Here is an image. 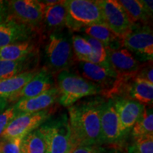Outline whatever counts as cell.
Listing matches in <instances>:
<instances>
[{"label":"cell","instance_id":"cell-1","mask_svg":"<svg viewBox=\"0 0 153 153\" xmlns=\"http://www.w3.org/2000/svg\"><path fill=\"white\" fill-rule=\"evenodd\" d=\"M103 99L94 98L68 107L74 147L102 145L100 107Z\"/></svg>","mask_w":153,"mask_h":153},{"label":"cell","instance_id":"cell-2","mask_svg":"<svg viewBox=\"0 0 153 153\" xmlns=\"http://www.w3.org/2000/svg\"><path fill=\"white\" fill-rule=\"evenodd\" d=\"M70 30L53 31L44 48L45 68L53 75L70 70L75 60Z\"/></svg>","mask_w":153,"mask_h":153},{"label":"cell","instance_id":"cell-3","mask_svg":"<svg viewBox=\"0 0 153 153\" xmlns=\"http://www.w3.org/2000/svg\"><path fill=\"white\" fill-rule=\"evenodd\" d=\"M56 88L59 93V102L68 108L84 97L102 94V89L99 86L70 70L57 74Z\"/></svg>","mask_w":153,"mask_h":153},{"label":"cell","instance_id":"cell-4","mask_svg":"<svg viewBox=\"0 0 153 153\" xmlns=\"http://www.w3.org/2000/svg\"><path fill=\"white\" fill-rule=\"evenodd\" d=\"M47 153H71L74 148L69 118L66 114L51 116L39 128Z\"/></svg>","mask_w":153,"mask_h":153},{"label":"cell","instance_id":"cell-5","mask_svg":"<svg viewBox=\"0 0 153 153\" xmlns=\"http://www.w3.org/2000/svg\"><path fill=\"white\" fill-rule=\"evenodd\" d=\"M66 8V28L70 31H81L94 25H105L101 8L93 0L62 1Z\"/></svg>","mask_w":153,"mask_h":153},{"label":"cell","instance_id":"cell-6","mask_svg":"<svg viewBox=\"0 0 153 153\" xmlns=\"http://www.w3.org/2000/svg\"><path fill=\"white\" fill-rule=\"evenodd\" d=\"M7 18L30 26L38 32L43 26V4L37 0H11L5 3Z\"/></svg>","mask_w":153,"mask_h":153},{"label":"cell","instance_id":"cell-7","mask_svg":"<svg viewBox=\"0 0 153 153\" xmlns=\"http://www.w3.org/2000/svg\"><path fill=\"white\" fill-rule=\"evenodd\" d=\"M120 45L140 59L152 62L153 35L150 26L135 25L128 33L120 38Z\"/></svg>","mask_w":153,"mask_h":153},{"label":"cell","instance_id":"cell-8","mask_svg":"<svg viewBox=\"0 0 153 153\" xmlns=\"http://www.w3.org/2000/svg\"><path fill=\"white\" fill-rule=\"evenodd\" d=\"M51 116L50 109L36 113H21L6 128L0 135V139H23L28 133L38 128Z\"/></svg>","mask_w":153,"mask_h":153},{"label":"cell","instance_id":"cell-9","mask_svg":"<svg viewBox=\"0 0 153 153\" xmlns=\"http://www.w3.org/2000/svg\"><path fill=\"white\" fill-rule=\"evenodd\" d=\"M100 123L103 144L121 145L126 136L122 132L114 100L103 99L100 107Z\"/></svg>","mask_w":153,"mask_h":153},{"label":"cell","instance_id":"cell-10","mask_svg":"<svg viewBox=\"0 0 153 153\" xmlns=\"http://www.w3.org/2000/svg\"><path fill=\"white\" fill-rule=\"evenodd\" d=\"M97 1L101 8L105 25L120 39L135 26L118 1L98 0Z\"/></svg>","mask_w":153,"mask_h":153},{"label":"cell","instance_id":"cell-11","mask_svg":"<svg viewBox=\"0 0 153 153\" xmlns=\"http://www.w3.org/2000/svg\"><path fill=\"white\" fill-rule=\"evenodd\" d=\"M106 51L108 64L118 79L128 81L136 76L141 65L130 51L123 48Z\"/></svg>","mask_w":153,"mask_h":153},{"label":"cell","instance_id":"cell-12","mask_svg":"<svg viewBox=\"0 0 153 153\" xmlns=\"http://www.w3.org/2000/svg\"><path fill=\"white\" fill-rule=\"evenodd\" d=\"M79 75L88 81L99 86L102 89L101 94L106 95L112 89L118 79L117 74L109 66L100 65L88 62L78 64Z\"/></svg>","mask_w":153,"mask_h":153},{"label":"cell","instance_id":"cell-13","mask_svg":"<svg viewBox=\"0 0 153 153\" xmlns=\"http://www.w3.org/2000/svg\"><path fill=\"white\" fill-rule=\"evenodd\" d=\"M54 87H55L53 74L43 67L20 91L7 99L9 103L16 104L19 101L41 95Z\"/></svg>","mask_w":153,"mask_h":153},{"label":"cell","instance_id":"cell-14","mask_svg":"<svg viewBox=\"0 0 153 153\" xmlns=\"http://www.w3.org/2000/svg\"><path fill=\"white\" fill-rule=\"evenodd\" d=\"M38 31L34 28L7 18L0 22V48L20 42L33 41Z\"/></svg>","mask_w":153,"mask_h":153},{"label":"cell","instance_id":"cell-15","mask_svg":"<svg viewBox=\"0 0 153 153\" xmlns=\"http://www.w3.org/2000/svg\"><path fill=\"white\" fill-rule=\"evenodd\" d=\"M112 99L119 118L122 132L126 137L131 133L145 106L137 101L123 97H115Z\"/></svg>","mask_w":153,"mask_h":153},{"label":"cell","instance_id":"cell-16","mask_svg":"<svg viewBox=\"0 0 153 153\" xmlns=\"http://www.w3.org/2000/svg\"><path fill=\"white\" fill-rule=\"evenodd\" d=\"M117 97H123L137 101L141 104L152 105L153 102V84L135 77L126 82L120 87Z\"/></svg>","mask_w":153,"mask_h":153},{"label":"cell","instance_id":"cell-17","mask_svg":"<svg viewBox=\"0 0 153 153\" xmlns=\"http://www.w3.org/2000/svg\"><path fill=\"white\" fill-rule=\"evenodd\" d=\"M58 99V91L56 87H54L33 98L19 101L14 107L19 114L36 113L49 109Z\"/></svg>","mask_w":153,"mask_h":153},{"label":"cell","instance_id":"cell-18","mask_svg":"<svg viewBox=\"0 0 153 153\" xmlns=\"http://www.w3.org/2000/svg\"><path fill=\"white\" fill-rule=\"evenodd\" d=\"M43 4V25L49 29L53 30V31L60 30L66 28L68 13L62 1H57L53 4Z\"/></svg>","mask_w":153,"mask_h":153},{"label":"cell","instance_id":"cell-19","mask_svg":"<svg viewBox=\"0 0 153 153\" xmlns=\"http://www.w3.org/2000/svg\"><path fill=\"white\" fill-rule=\"evenodd\" d=\"M37 51L33 41L20 42L0 48V60L19 61L30 59Z\"/></svg>","mask_w":153,"mask_h":153},{"label":"cell","instance_id":"cell-20","mask_svg":"<svg viewBox=\"0 0 153 153\" xmlns=\"http://www.w3.org/2000/svg\"><path fill=\"white\" fill-rule=\"evenodd\" d=\"M38 70H26L8 79L0 80V97L9 99L20 91L32 78Z\"/></svg>","mask_w":153,"mask_h":153},{"label":"cell","instance_id":"cell-21","mask_svg":"<svg viewBox=\"0 0 153 153\" xmlns=\"http://www.w3.org/2000/svg\"><path fill=\"white\" fill-rule=\"evenodd\" d=\"M82 30L85 35L99 41L106 49H117L121 48L120 38L115 35L106 25H94Z\"/></svg>","mask_w":153,"mask_h":153},{"label":"cell","instance_id":"cell-22","mask_svg":"<svg viewBox=\"0 0 153 153\" xmlns=\"http://www.w3.org/2000/svg\"><path fill=\"white\" fill-rule=\"evenodd\" d=\"M22 153H47L45 140L39 128L28 133L22 139Z\"/></svg>","mask_w":153,"mask_h":153},{"label":"cell","instance_id":"cell-23","mask_svg":"<svg viewBox=\"0 0 153 153\" xmlns=\"http://www.w3.org/2000/svg\"><path fill=\"white\" fill-rule=\"evenodd\" d=\"M118 1L133 24L137 25V23H141L143 25H147L150 19L145 13L140 0H120Z\"/></svg>","mask_w":153,"mask_h":153},{"label":"cell","instance_id":"cell-24","mask_svg":"<svg viewBox=\"0 0 153 153\" xmlns=\"http://www.w3.org/2000/svg\"><path fill=\"white\" fill-rule=\"evenodd\" d=\"M133 138L153 135V112L152 107H145L144 110L132 128Z\"/></svg>","mask_w":153,"mask_h":153},{"label":"cell","instance_id":"cell-25","mask_svg":"<svg viewBox=\"0 0 153 153\" xmlns=\"http://www.w3.org/2000/svg\"><path fill=\"white\" fill-rule=\"evenodd\" d=\"M30 59L19 61L0 60V80L8 79L22 72L29 67Z\"/></svg>","mask_w":153,"mask_h":153},{"label":"cell","instance_id":"cell-26","mask_svg":"<svg viewBox=\"0 0 153 153\" xmlns=\"http://www.w3.org/2000/svg\"><path fill=\"white\" fill-rule=\"evenodd\" d=\"M72 49L75 60L79 62H89L91 55V47L82 36H72Z\"/></svg>","mask_w":153,"mask_h":153},{"label":"cell","instance_id":"cell-27","mask_svg":"<svg viewBox=\"0 0 153 153\" xmlns=\"http://www.w3.org/2000/svg\"><path fill=\"white\" fill-rule=\"evenodd\" d=\"M83 37L89 42L91 47V55L88 62L100 65L109 66L107 59V51L104 45L97 40L87 35L83 36Z\"/></svg>","mask_w":153,"mask_h":153},{"label":"cell","instance_id":"cell-28","mask_svg":"<svg viewBox=\"0 0 153 153\" xmlns=\"http://www.w3.org/2000/svg\"><path fill=\"white\" fill-rule=\"evenodd\" d=\"M128 153H153V135L133 138L128 148Z\"/></svg>","mask_w":153,"mask_h":153},{"label":"cell","instance_id":"cell-29","mask_svg":"<svg viewBox=\"0 0 153 153\" xmlns=\"http://www.w3.org/2000/svg\"><path fill=\"white\" fill-rule=\"evenodd\" d=\"M22 138L0 139V153H22Z\"/></svg>","mask_w":153,"mask_h":153},{"label":"cell","instance_id":"cell-30","mask_svg":"<svg viewBox=\"0 0 153 153\" xmlns=\"http://www.w3.org/2000/svg\"><path fill=\"white\" fill-rule=\"evenodd\" d=\"M19 113L15 110L14 106L9 107L5 111L0 113V135L4 131L10 122Z\"/></svg>","mask_w":153,"mask_h":153},{"label":"cell","instance_id":"cell-31","mask_svg":"<svg viewBox=\"0 0 153 153\" xmlns=\"http://www.w3.org/2000/svg\"><path fill=\"white\" fill-rule=\"evenodd\" d=\"M71 153H114V150L102 145H80L75 147Z\"/></svg>","mask_w":153,"mask_h":153},{"label":"cell","instance_id":"cell-32","mask_svg":"<svg viewBox=\"0 0 153 153\" xmlns=\"http://www.w3.org/2000/svg\"><path fill=\"white\" fill-rule=\"evenodd\" d=\"M135 77L153 84V69L152 62H148L145 65H141Z\"/></svg>","mask_w":153,"mask_h":153},{"label":"cell","instance_id":"cell-33","mask_svg":"<svg viewBox=\"0 0 153 153\" xmlns=\"http://www.w3.org/2000/svg\"><path fill=\"white\" fill-rule=\"evenodd\" d=\"M141 4H142L143 9L146 13L147 15L149 16V18H152V13H153V1L152 0H140Z\"/></svg>","mask_w":153,"mask_h":153},{"label":"cell","instance_id":"cell-34","mask_svg":"<svg viewBox=\"0 0 153 153\" xmlns=\"http://www.w3.org/2000/svg\"><path fill=\"white\" fill-rule=\"evenodd\" d=\"M7 18V7L4 1H0V22H3Z\"/></svg>","mask_w":153,"mask_h":153},{"label":"cell","instance_id":"cell-35","mask_svg":"<svg viewBox=\"0 0 153 153\" xmlns=\"http://www.w3.org/2000/svg\"><path fill=\"white\" fill-rule=\"evenodd\" d=\"M9 104L8 99L4 98V97H0V113L2 112L4 109H5Z\"/></svg>","mask_w":153,"mask_h":153},{"label":"cell","instance_id":"cell-36","mask_svg":"<svg viewBox=\"0 0 153 153\" xmlns=\"http://www.w3.org/2000/svg\"><path fill=\"white\" fill-rule=\"evenodd\" d=\"M116 153H124V152H120V151H117V152H116Z\"/></svg>","mask_w":153,"mask_h":153}]
</instances>
